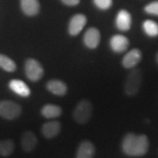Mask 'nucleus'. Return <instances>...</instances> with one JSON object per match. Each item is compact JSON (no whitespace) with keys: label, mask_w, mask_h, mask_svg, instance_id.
Segmentation results:
<instances>
[{"label":"nucleus","mask_w":158,"mask_h":158,"mask_svg":"<svg viewBox=\"0 0 158 158\" xmlns=\"http://www.w3.org/2000/svg\"><path fill=\"white\" fill-rule=\"evenodd\" d=\"M116 27L119 31L127 32L131 28L132 25V18L131 14L126 10H120L117 14V17L115 19Z\"/></svg>","instance_id":"8"},{"label":"nucleus","mask_w":158,"mask_h":158,"mask_svg":"<svg viewBox=\"0 0 158 158\" xmlns=\"http://www.w3.org/2000/svg\"><path fill=\"white\" fill-rule=\"evenodd\" d=\"M142 29L144 33L149 37L158 36V24L153 20L148 19L142 24Z\"/></svg>","instance_id":"18"},{"label":"nucleus","mask_w":158,"mask_h":158,"mask_svg":"<svg viewBox=\"0 0 158 158\" xmlns=\"http://www.w3.org/2000/svg\"><path fill=\"white\" fill-rule=\"evenodd\" d=\"M20 6L23 12L27 16H34L40 11L38 0H20Z\"/></svg>","instance_id":"16"},{"label":"nucleus","mask_w":158,"mask_h":158,"mask_svg":"<svg viewBox=\"0 0 158 158\" xmlns=\"http://www.w3.org/2000/svg\"><path fill=\"white\" fill-rule=\"evenodd\" d=\"M9 88L16 94L21 97H28L31 94V90L27 85L19 79H12L9 83Z\"/></svg>","instance_id":"14"},{"label":"nucleus","mask_w":158,"mask_h":158,"mask_svg":"<svg viewBox=\"0 0 158 158\" xmlns=\"http://www.w3.org/2000/svg\"><path fill=\"white\" fill-rule=\"evenodd\" d=\"M0 68L7 72H13L16 70V63L10 57L0 54Z\"/></svg>","instance_id":"19"},{"label":"nucleus","mask_w":158,"mask_h":158,"mask_svg":"<svg viewBox=\"0 0 158 158\" xmlns=\"http://www.w3.org/2000/svg\"><path fill=\"white\" fill-rule=\"evenodd\" d=\"M87 19L84 14H76L71 18L69 24V34L72 36L77 34L85 27Z\"/></svg>","instance_id":"6"},{"label":"nucleus","mask_w":158,"mask_h":158,"mask_svg":"<svg viewBox=\"0 0 158 158\" xmlns=\"http://www.w3.org/2000/svg\"><path fill=\"white\" fill-rule=\"evenodd\" d=\"M156 63L158 64V52L156 53Z\"/></svg>","instance_id":"24"},{"label":"nucleus","mask_w":158,"mask_h":158,"mask_svg":"<svg viewBox=\"0 0 158 158\" xmlns=\"http://www.w3.org/2000/svg\"><path fill=\"white\" fill-rule=\"evenodd\" d=\"M142 82V73L140 69H134L128 73L124 85L125 93L127 96H135L140 90Z\"/></svg>","instance_id":"2"},{"label":"nucleus","mask_w":158,"mask_h":158,"mask_svg":"<svg viewBox=\"0 0 158 158\" xmlns=\"http://www.w3.org/2000/svg\"><path fill=\"white\" fill-rule=\"evenodd\" d=\"M25 72L29 80L36 82L43 77L44 69L37 60L29 58L25 63Z\"/></svg>","instance_id":"5"},{"label":"nucleus","mask_w":158,"mask_h":158,"mask_svg":"<svg viewBox=\"0 0 158 158\" xmlns=\"http://www.w3.org/2000/svg\"><path fill=\"white\" fill-rule=\"evenodd\" d=\"M14 151V143L11 140L0 141V156H9Z\"/></svg>","instance_id":"20"},{"label":"nucleus","mask_w":158,"mask_h":158,"mask_svg":"<svg viewBox=\"0 0 158 158\" xmlns=\"http://www.w3.org/2000/svg\"><path fill=\"white\" fill-rule=\"evenodd\" d=\"M92 110V105L89 100H81L74 110L73 118L78 124H85L91 118Z\"/></svg>","instance_id":"3"},{"label":"nucleus","mask_w":158,"mask_h":158,"mask_svg":"<svg viewBox=\"0 0 158 158\" xmlns=\"http://www.w3.org/2000/svg\"><path fill=\"white\" fill-rule=\"evenodd\" d=\"M62 2L64 5H67L69 6H73L78 5L80 0H62Z\"/></svg>","instance_id":"23"},{"label":"nucleus","mask_w":158,"mask_h":158,"mask_svg":"<svg viewBox=\"0 0 158 158\" xmlns=\"http://www.w3.org/2000/svg\"><path fill=\"white\" fill-rule=\"evenodd\" d=\"M84 42L85 45L89 48H96L100 42V33L95 27H90L84 35Z\"/></svg>","instance_id":"10"},{"label":"nucleus","mask_w":158,"mask_h":158,"mask_svg":"<svg viewBox=\"0 0 158 158\" xmlns=\"http://www.w3.org/2000/svg\"><path fill=\"white\" fill-rule=\"evenodd\" d=\"M141 52L140 49L134 48L126 54L122 59V65L126 69H134L136 65L141 62Z\"/></svg>","instance_id":"7"},{"label":"nucleus","mask_w":158,"mask_h":158,"mask_svg":"<svg viewBox=\"0 0 158 158\" xmlns=\"http://www.w3.org/2000/svg\"><path fill=\"white\" fill-rule=\"evenodd\" d=\"M37 137L31 131H27L21 137V147L25 152L33 151L37 145Z\"/></svg>","instance_id":"12"},{"label":"nucleus","mask_w":158,"mask_h":158,"mask_svg":"<svg viewBox=\"0 0 158 158\" xmlns=\"http://www.w3.org/2000/svg\"><path fill=\"white\" fill-rule=\"evenodd\" d=\"M95 147L90 141H84L79 144L76 158H93Z\"/></svg>","instance_id":"13"},{"label":"nucleus","mask_w":158,"mask_h":158,"mask_svg":"<svg viewBox=\"0 0 158 158\" xmlns=\"http://www.w3.org/2000/svg\"><path fill=\"white\" fill-rule=\"evenodd\" d=\"M22 113L21 106L10 100H3L0 101V116L2 118L12 120L19 118Z\"/></svg>","instance_id":"4"},{"label":"nucleus","mask_w":158,"mask_h":158,"mask_svg":"<svg viewBox=\"0 0 158 158\" xmlns=\"http://www.w3.org/2000/svg\"><path fill=\"white\" fill-rule=\"evenodd\" d=\"M149 148V141L145 135H136L128 133L124 136L121 148L122 151L129 156H142L146 155Z\"/></svg>","instance_id":"1"},{"label":"nucleus","mask_w":158,"mask_h":158,"mask_svg":"<svg viewBox=\"0 0 158 158\" xmlns=\"http://www.w3.org/2000/svg\"><path fill=\"white\" fill-rule=\"evenodd\" d=\"M41 132L44 137L48 139H52L59 135L61 132V123L56 120L48 121L43 124L41 127Z\"/></svg>","instance_id":"11"},{"label":"nucleus","mask_w":158,"mask_h":158,"mask_svg":"<svg viewBox=\"0 0 158 158\" xmlns=\"http://www.w3.org/2000/svg\"><path fill=\"white\" fill-rule=\"evenodd\" d=\"M93 2L100 10H107L113 4V0H93Z\"/></svg>","instance_id":"22"},{"label":"nucleus","mask_w":158,"mask_h":158,"mask_svg":"<svg viewBox=\"0 0 158 158\" xmlns=\"http://www.w3.org/2000/svg\"><path fill=\"white\" fill-rule=\"evenodd\" d=\"M129 40L128 39L120 34L113 35L110 40V47L112 50L115 53H122L128 48Z\"/></svg>","instance_id":"9"},{"label":"nucleus","mask_w":158,"mask_h":158,"mask_svg":"<svg viewBox=\"0 0 158 158\" xmlns=\"http://www.w3.org/2000/svg\"><path fill=\"white\" fill-rule=\"evenodd\" d=\"M41 114L46 118H55L61 116L62 109L56 105H46L41 109Z\"/></svg>","instance_id":"17"},{"label":"nucleus","mask_w":158,"mask_h":158,"mask_svg":"<svg viewBox=\"0 0 158 158\" xmlns=\"http://www.w3.org/2000/svg\"><path fill=\"white\" fill-rule=\"evenodd\" d=\"M144 10L148 14L158 16V1H154L152 3L147 5L145 6Z\"/></svg>","instance_id":"21"},{"label":"nucleus","mask_w":158,"mask_h":158,"mask_svg":"<svg viewBox=\"0 0 158 158\" xmlns=\"http://www.w3.org/2000/svg\"><path fill=\"white\" fill-rule=\"evenodd\" d=\"M47 88L51 93L56 95V96H64L67 93L68 87L64 82L57 79H53L48 82Z\"/></svg>","instance_id":"15"}]
</instances>
